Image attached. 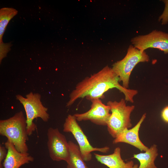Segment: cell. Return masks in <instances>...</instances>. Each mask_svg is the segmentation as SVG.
Wrapping results in <instances>:
<instances>
[{"label":"cell","instance_id":"6da1fadb","mask_svg":"<svg viewBox=\"0 0 168 168\" xmlns=\"http://www.w3.org/2000/svg\"><path fill=\"white\" fill-rule=\"evenodd\" d=\"M119 82V77L112 68L106 66L77 84L70 94L69 99L66 106H70L81 98H85L90 101L95 99H103L104 93L113 88L117 89L123 93L126 101L133 103V97L138 93V91L125 88Z\"/></svg>","mask_w":168,"mask_h":168},{"label":"cell","instance_id":"7a4b0ae2","mask_svg":"<svg viewBox=\"0 0 168 168\" xmlns=\"http://www.w3.org/2000/svg\"><path fill=\"white\" fill-rule=\"evenodd\" d=\"M0 135L7 137L19 152L28 153L26 118L22 111L8 119L0 120Z\"/></svg>","mask_w":168,"mask_h":168},{"label":"cell","instance_id":"3957f363","mask_svg":"<svg viewBox=\"0 0 168 168\" xmlns=\"http://www.w3.org/2000/svg\"><path fill=\"white\" fill-rule=\"evenodd\" d=\"M125 101L122 99L119 101H109L107 103L111 112L107 125V130L114 138L125 128L132 126L130 116L135 106L127 105Z\"/></svg>","mask_w":168,"mask_h":168},{"label":"cell","instance_id":"277c9868","mask_svg":"<svg viewBox=\"0 0 168 168\" xmlns=\"http://www.w3.org/2000/svg\"><path fill=\"white\" fill-rule=\"evenodd\" d=\"M40 94L30 92L26 95V97L20 95L16 96V99L23 105L26 114L27 130L28 136L31 135L36 129V124L33 120L40 118L44 122H48L49 115L48 109L44 106L41 101Z\"/></svg>","mask_w":168,"mask_h":168},{"label":"cell","instance_id":"5b68a950","mask_svg":"<svg viewBox=\"0 0 168 168\" xmlns=\"http://www.w3.org/2000/svg\"><path fill=\"white\" fill-rule=\"evenodd\" d=\"M149 57L144 51H141L130 45L124 57L112 65L113 71L118 77L119 82H122V86L128 89L131 73L135 67L140 62H148Z\"/></svg>","mask_w":168,"mask_h":168},{"label":"cell","instance_id":"8992f818","mask_svg":"<svg viewBox=\"0 0 168 168\" xmlns=\"http://www.w3.org/2000/svg\"><path fill=\"white\" fill-rule=\"evenodd\" d=\"M63 131L71 133L73 135L78 143L82 158L85 161L91 160V153L93 152L106 153L110 150L107 146L96 147L91 146L74 115L69 114L67 116L63 124Z\"/></svg>","mask_w":168,"mask_h":168},{"label":"cell","instance_id":"52a82bcc","mask_svg":"<svg viewBox=\"0 0 168 168\" xmlns=\"http://www.w3.org/2000/svg\"><path fill=\"white\" fill-rule=\"evenodd\" d=\"M47 147L51 159L66 162L69 156V146L65 136L57 128H49L47 131Z\"/></svg>","mask_w":168,"mask_h":168},{"label":"cell","instance_id":"ba28073f","mask_svg":"<svg viewBox=\"0 0 168 168\" xmlns=\"http://www.w3.org/2000/svg\"><path fill=\"white\" fill-rule=\"evenodd\" d=\"M131 42L135 47L142 52L152 48L168 53V33L162 31L154 30L147 34L134 37Z\"/></svg>","mask_w":168,"mask_h":168},{"label":"cell","instance_id":"9c48e42d","mask_svg":"<svg viewBox=\"0 0 168 168\" xmlns=\"http://www.w3.org/2000/svg\"><path fill=\"white\" fill-rule=\"evenodd\" d=\"M90 109L82 113L74 114L77 121L89 120L98 125L107 126L111 115L110 107L103 103L100 99H95L91 101Z\"/></svg>","mask_w":168,"mask_h":168},{"label":"cell","instance_id":"30bf717a","mask_svg":"<svg viewBox=\"0 0 168 168\" xmlns=\"http://www.w3.org/2000/svg\"><path fill=\"white\" fill-rule=\"evenodd\" d=\"M146 117V114H143L138 122L132 128L129 129L125 128L119 133L113 141V143H125L135 147L141 151L147 150L149 148L142 142L139 136L140 128Z\"/></svg>","mask_w":168,"mask_h":168},{"label":"cell","instance_id":"8fae6325","mask_svg":"<svg viewBox=\"0 0 168 168\" xmlns=\"http://www.w3.org/2000/svg\"><path fill=\"white\" fill-rule=\"evenodd\" d=\"M4 145L7 152L3 163L4 168H19L22 165L34 160V158L29 153L19 152L9 140H7Z\"/></svg>","mask_w":168,"mask_h":168},{"label":"cell","instance_id":"7c38bea8","mask_svg":"<svg viewBox=\"0 0 168 168\" xmlns=\"http://www.w3.org/2000/svg\"><path fill=\"white\" fill-rule=\"evenodd\" d=\"M97 160L109 168H138V165L132 161L125 162L121 158V149L116 147L114 152L108 155H102L94 153Z\"/></svg>","mask_w":168,"mask_h":168},{"label":"cell","instance_id":"4fadbf2b","mask_svg":"<svg viewBox=\"0 0 168 168\" xmlns=\"http://www.w3.org/2000/svg\"><path fill=\"white\" fill-rule=\"evenodd\" d=\"M158 155L157 146L153 144L145 152L134 154L133 158L138 159L140 162L138 168H157L154 161Z\"/></svg>","mask_w":168,"mask_h":168},{"label":"cell","instance_id":"5bb4252c","mask_svg":"<svg viewBox=\"0 0 168 168\" xmlns=\"http://www.w3.org/2000/svg\"><path fill=\"white\" fill-rule=\"evenodd\" d=\"M68 142L69 154L66 162L67 168H89L82 158L78 146L72 141Z\"/></svg>","mask_w":168,"mask_h":168},{"label":"cell","instance_id":"9a60e30c","mask_svg":"<svg viewBox=\"0 0 168 168\" xmlns=\"http://www.w3.org/2000/svg\"><path fill=\"white\" fill-rule=\"evenodd\" d=\"M18 12L11 7H3L0 9V43L3 42L2 36L7 24Z\"/></svg>","mask_w":168,"mask_h":168},{"label":"cell","instance_id":"2e32d148","mask_svg":"<svg viewBox=\"0 0 168 168\" xmlns=\"http://www.w3.org/2000/svg\"><path fill=\"white\" fill-rule=\"evenodd\" d=\"M11 43H0V63L4 58L6 57L7 54L11 50Z\"/></svg>","mask_w":168,"mask_h":168},{"label":"cell","instance_id":"e0dca14e","mask_svg":"<svg viewBox=\"0 0 168 168\" xmlns=\"http://www.w3.org/2000/svg\"><path fill=\"white\" fill-rule=\"evenodd\" d=\"M165 5L162 14L159 17L158 20L161 21L162 24L165 25L168 22V0L163 1Z\"/></svg>","mask_w":168,"mask_h":168},{"label":"cell","instance_id":"ac0fdd59","mask_svg":"<svg viewBox=\"0 0 168 168\" xmlns=\"http://www.w3.org/2000/svg\"><path fill=\"white\" fill-rule=\"evenodd\" d=\"M7 150L6 147L0 146V168H4L2 164L3 161L5 160L7 154Z\"/></svg>","mask_w":168,"mask_h":168},{"label":"cell","instance_id":"d6986e66","mask_svg":"<svg viewBox=\"0 0 168 168\" xmlns=\"http://www.w3.org/2000/svg\"><path fill=\"white\" fill-rule=\"evenodd\" d=\"M161 116L164 121L168 123V106L166 107L163 110Z\"/></svg>","mask_w":168,"mask_h":168}]
</instances>
